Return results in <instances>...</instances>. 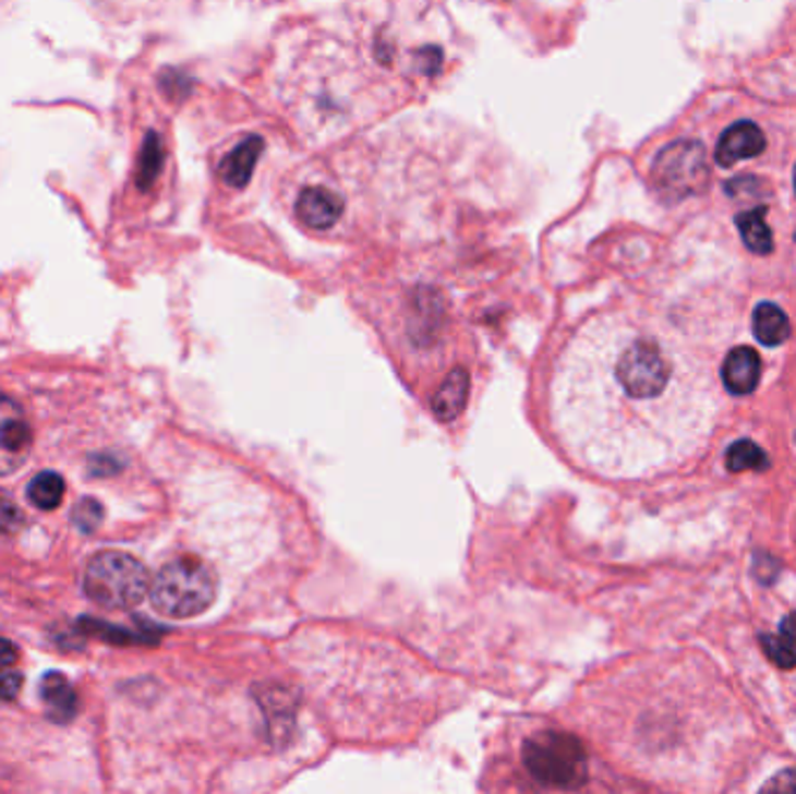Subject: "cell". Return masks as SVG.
I'll return each mask as SVG.
<instances>
[{"mask_svg":"<svg viewBox=\"0 0 796 794\" xmlns=\"http://www.w3.org/2000/svg\"><path fill=\"white\" fill-rule=\"evenodd\" d=\"M40 695L45 701L47 715L55 722H68L75 718L77 697L63 673H47L40 685Z\"/></svg>","mask_w":796,"mask_h":794,"instance_id":"8fae6325","label":"cell"},{"mask_svg":"<svg viewBox=\"0 0 796 794\" xmlns=\"http://www.w3.org/2000/svg\"><path fill=\"white\" fill-rule=\"evenodd\" d=\"M297 215L310 229H331L342 215V201L324 187H305L297 198Z\"/></svg>","mask_w":796,"mask_h":794,"instance_id":"9c48e42d","label":"cell"},{"mask_svg":"<svg viewBox=\"0 0 796 794\" xmlns=\"http://www.w3.org/2000/svg\"><path fill=\"white\" fill-rule=\"evenodd\" d=\"M794 189H796V166H794Z\"/></svg>","mask_w":796,"mask_h":794,"instance_id":"cb8c5ba5","label":"cell"},{"mask_svg":"<svg viewBox=\"0 0 796 794\" xmlns=\"http://www.w3.org/2000/svg\"><path fill=\"white\" fill-rule=\"evenodd\" d=\"M264 149V143L262 137H248V141H242L238 147H233L227 159L221 161V178L227 184L236 187V189H242L248 184L252 170L256 166V159L258 154H262Z\"/></svg>","mask_w":796,"mask_h":794,"instance_id":"4fadbf2b","label":"cell"},{"mask_svg":"<svg viewBox=\"0 0 796 794\" xmlns=\"http://www.w3.org/2000/svg\"><path fill=\"white\" fill-rule=\"evenodd\" d=\"M161 161H164V154H161L159 137L154 133H149L145 137V145H143L141 166H137V184H141L143 189H147L154 182V178L159 176Z\"/></svg>","mask_w":796,"mask_h":794,"instance_id":"e0dca14e","label":"cell"},{"mask_svg":"<svg viewBox=\"0 0 796 794\" xmlns=\"http://www.w3.org/2000/svg\"><path fill=\"white\" fill-rule=\"evenodd\" d=\"M752 332L755 338L764 345V348H777L783 345L789 334L792 326L785 315V310L775 303H759L752 313Z\"/></svg>","mask_w":796,"mask_h":794,"instance_id":"7c38bea8","label":"cell"},{"mask_svg":"<svg viewBox=\"0 0 796 794\" xmlns=\"http://www.w3.org/2000/svg\"><path fill=\"white\" fill-rule=\"evenodd\" d=\"M738 224V233L743 238V243L755 254H769L773 250V233L767 224V208L759 205V208H752L748 213H740L736 217Z\"/></svg>","mask_w":796,"mask_h":794,"instance_id":"5bb4252c","label":"cell"},{"mask_svg":"<svg viewBox=\"0 0 796 794\" xmlns=\"http://www.w3.org/2000/svg\"><path fill=\"white\" fill-rule=\"evenodd\" d=\"M720 401L708 359L629 315H599L568 338L550 377L564 453L603 478H643L708 441Z\"/></svg>","mask_w":796,"mask_h":794,"instance_id":"6da1fadb","label":"cell"},{"mask_svg":"<svg viewBox=\"0 0 796 794\" xmlns=\"http://www.w3.org/2000/svg\"><path fill=\"white\" fill-rule=\"evenodd\" d=\"M767 149V137L755 122H736L726 129L715 147V159L720 166L732 168L738 161L755 159Z\"/></svg>","mask_w":796,"mask_h":794,"instance_id":"52a82bcc","label":"cell"},{"mask_svg":"<svg viewBox=\"0 0 796 794\" xmlns=\"http://www.w3.org/2000/svg\"><path fill=\"white\" fill-rule=\"evenodd\" d=\"M711 180L705 149L697 141H678L664 147L652 166V182L664 198L683 201L703 192Z\"/></svg>","mask_w":796,"mask_h":794,"instance_id":"5b68a950","label":"cell"},{"mask_svg":"<svg viewBox=\"0 0 796 794\" xmlns=\"http://www.w3.org/2000/svg\"><path fill=\"white\" fill-rule=\"evenodd\" d=\"M63 492H65V482L55 471H43L40 476L33 478L28 485L31 504L38 506L40 510L59 508L63 502Z\"/></svg>","mask_w":796,"mask_h":794,"instance_id":"9a60e30c","label":"cell"},{"mask_svg":"<svg viewBox=\"0 0 796 794\" xmlns=\"http://www.w3.org/2000/svg\"><path fill=\"white\" fill-rule=\"evenodd\" d=\"M84 590L102 609H133L149 590V574L143 562L126 552L106 550L86 566Z\"/></svg>","mask_w":796,"mask_h":794,"instance_id":"3957f363","label":"cell"},{"mask_svg":"<svg viewBox=\"0 0 796 794\" xmlns=\"http://www.w3.org/2000/svg\"><path fill=\"white\" fill-rule=\"evenodd\" d=\"M73 522L84 533L96 531L98 525L102 522V506L96 502V498H82V502L75 508Z\"/></svg>","mask_w":796,"mask_h":794,"instance_id":"d6986e66","label":"cell"},{"mask_svg":"<svg viewBox=\"0 0 796 794\" xmlns=\"http://www.w3.org/2000/svg\"><path fill=\"white\" fill-rule=\"evenodd\" d=\"M22 683H24V678L20 676V673H5V676H0V699L3 701L16 699V695H20V689H22Z\"/></svg>","mask_w":796,"mask_h":794,"instance_id":"ffe728a7","label":"cell"},{"mask_svg":"<svg viewBox=\"0 0 796 794\" xmlns=\"http://www.w3.org/2000/svg\"><path fill=\"white\" fill-rule=\"evenodd\" d=\"M767 790H796V773H785L767 785Z\"/></svg>","mask_w":796,"mask_h":794,"instance_id":"603a6c76","label":"cell"},{"mask_svg":"<svg viewBox=\"0 0 796 794\" xmlns=\"http://www.w3.org/2000/svg\"><path fill=\"white\" fill-rule=\"evenodd\" d=\"M16 660V648L8 641V638H0V669H8Z\"/></svg>","mask_w":796,"mask_h":794,"instance_id":"7402d4cb","label":"cell"},{"mask_svg":"<svg viewBox=\"0 0 796 794\" xmlns=\"http://www.w3.org/2000/svg\"><path fill=\"white\" fill-rule=\"evenodd\" d=\"M781 636L785 638V641L796 650V613H789L783 625H781Z\"/></svg>","mask_w":796,"mask_h":794,"instance_id":"44dd1931","label":"cell"},{"mask_svg":"<svg viewBox=\"0 0 796 794\" xmlns=\"http://www.w3.org/2000/svg\"><path fill=\"white\" fill-rule=\"evenodd\" d=\"M524 767L545 787L574 790L587 781V753L580 738L545 730L524 741Z\"/></svg>","mask_w":796,"mask_h":794,"instance_id":"277c9868","label":"cell"},{"mask_svg":"<svg viewBox=\"0 0 796 794\" xmlns=\"http://www.w3.org/2000/svg\"><path fill=\"white\" fill-rule=\"evenodd\" d=\"M469 389H471L469 373L463 369H455L443 380L441 389L434 396V406H431L434 408V416L441 422H453L455 418H459V412L463 410L466 401H469Z\"/></svg>","mask_w":796,"mask_h":794,"instance_id":"30bf717a","label":"cell"},{"mask_svg":"<svg viewBox=\"0 0 796 794\" xmlns=\"http://www.w3.org/2000/svg\"><path fill=\"white\" fill-rule=\"evenodd\" d=\"M726 469L734 473L761 471V469H769V457L757 443L736 441L729 450H726Z\"/></svg>","mask_w":796,"mask_h":794,"instance_id":"2e32d148","label":"cell"},{"mask_svg":"<svg viewBox=\"0 0 796 794\" xmlns=\"http://www.w3.org/2000/svg\"><path fill=\"white\" fill-rule=\"evenodd\" d=\"M217 597V574L203 560L184 555L168 562L149 587L152 606L172 619L205 613Z\"/></svg>","mask_w":796,"mask_h":794,"instance_id":"7a4b0ae2","label":"cell"},{"mask_svg":"<svg viewBox=\"0 0 796 794\" xmlns=\"http://www.w3.org/2000/svg\"><path fill=\"white\" fill-rule=\"evenodd\" d=\"M33 450V431L24 408L0 394V476L14 473Z\"/></svg>","mask_w":796,"mask_h":794,"instance_id":"8992f818","label":"cell"},{"mask_svg":"<svg viewBox=\"0 0 796 794\" xmlns=\"http://www.w3.org/2000/svg\"><path fill=\"white\" fill-rule=\"evenodd\" d=\"M761 366L764 364H761V357L755 348H748V345L734 348L729 354L724 357L722 369H720V380H722L724 389L734 396L752 394L759 385Z\"/></svg>","mask_w":796,"mask_h":794,"instance_id":"ba28073f","label":"cell"},{"mask_svg":"<svg viewBox=\"0 0 796 794\" xmlns=\"http://www.w3.org/2000/svg\"><path fill=\"white\" fill-rule=\"evenodd\" d=\"M761 643L767 648V654L773 660V664L783 666V669H792L796 666V650L785 641L783 636H761Z\"/></svg>","mask_w":796,"mask_h":794,"instance_id":"ac0fdd59","label":"cell"}]
</instances>
